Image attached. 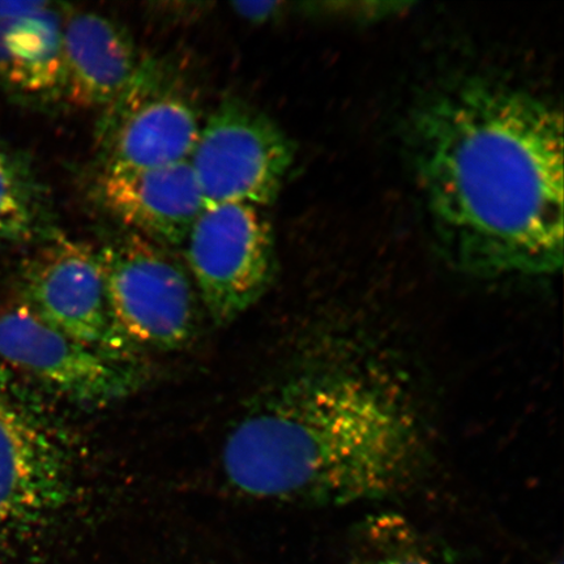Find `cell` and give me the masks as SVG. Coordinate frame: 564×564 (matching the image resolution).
Returning <instances> with one entry per match:
<instances>
[{
	"mask_svg": "<svg viewBox=\"0 0 564 564\" xmlns=\"http://www.w3.org/2000/svg\"><path fill=\"white\" fill-rule=\"evenodd\" d=\"M415 175L444 257L477 278L545 276L563 263V117L524 88L468 77L411 122Z\"/></svg>",
	"mask_w": 564,
	"mask_h": 564,
	"instance_id": "1",
	"label": "cell"
},
{
	"mask_svg": "<svg viewBox=\"0 0 564 564\" xmlns=\"http://www.w3.org/2000/svg\"><path fill=\"white\" fill-rule=\"evenodd\" d=\"M427 460L422 422L392 373L327 358L274 387L225 440L223 471L242 496L344 505L405 491Z\"/></svg>",
	"mask_w": 564,
	"mask_h": 564,
	"instance_id": "2",
	"label": "cell"
},
{
	"mask_svg": "<svg viewBox=\"0 0 564 564\" xmlns=\"http://www.w3.org/2000/svg\"><path fill=\"white\" fill-rule=\"evenodd\" d=\"M73 444L37 390L0 362V564H24L74 509Z\"/></svg>",
	"mask_w": 564,
	"mask_h": 564,
	"instance_id": "3",
	"label": "cell"
},
{
	"mask_svg": "<svg viewBox=\"0 0 564 564\" xmlns=\"http://www.w3.org/2000/svg\"><path fill=\"white\" fill-rule=\"evenodd\" d=\"M97 252L112 321L133 347L171 351L194 340L200 301L171 249L122 229Z\"/></svg>",
	"mask_w": 564,
	"mask_h": 564,
	"instance_id": "4",
	"label": "cell"
},
{
	"mask_svg": "<svg viewBox=\"0 0 564 564\" xmlns=\"http://www.w3.org/2000/svg\"><path fill=\"white\" fill-rule=\"evenodd\" d=\"M200 111L178 76L158 59H141L124 89L102 109L96 127L100 169L138 171L192 158Z\"/></svg>",
	"mask_w": 564,
	"mask_h": 564,
	"instance_id": "5",
	"label": "cell"
},
{
	"mask_svg": "<svg viewBox=\"0 0 564 564\" xmlns=\"http://www.w3.org/2000/svg\"><path fill=\"white\" fill-rule=\"evenodd\" d=\"M294 159L293 141L278 123L228 97L203 122L188 162L206 208L241 203L263 209L278 199Z\"/></svg>",
	"mask_w": 564,
	"mask_h": 564,
	"instance_id": "6",
	"label": "cell"
},
{
	"mask_svg": "<svg viewBox=\"0 0 564 564\" xmlns=\"http://www.w3.org/2000/svg\"><path fill=\"white\" fill-rule=\"evenodd\" d=\"M0 362L42 391L86 408L131 397L145 377L138 357L77 341L48 326L24 302L0 313Z\"/></svg>",
	"mask_w": 564,
	"mask_h": 564,
	"instance_id": "7",
	"label": "cell"
},
{
	"mask_svg": "<svg viewBox=\"0 0 564 564\" xmlns=\"http://www.w3.org/2000/svg\"><path fill=\"white\" fill-rule=\"evenodd\" d=\"M183 246L197 297L217 326L256 305L276 273L271 223L249 204L204 208Z\"/></svg>",
	"mask_w": 564,
	"mask_h": 564,
	"instance_id": "8",
	"label": "cell"
},
{
	"mask_svg": "<svg viewBox=\"0 0 564 564\" xmlns=\"http://www.w3.org/2000/svg\"><path fill=\"white\" fill-rule=\"evenodd\" d=\"M20 285L21 302L48 326L90 347L138 357L112 321L94 246L61 232L25 260Z\"/></svg>",
	"mask_w": 564,
	"mask_h": 564,
	"instance_id": "9",
	"label": "cell"
},
{
	"mask_svg": "<svg viewBox=\"0 0 564 564\" xmlns=\"http://www.w3.org/2000/svg\"><path fill=\"white\" fill-rule=\"evenodd\" d=\"M91 188L97 203L122 229L166 249L186 242L206 208L188 161L138 171L100 169Z\"/></svg>",
	"mask_w": 564,
	"mask_h": 564,
	"instance_id": "10",
	"label": "cell"
},
{
	"mask_svg": "<svg viewBox=\"0 0 564 564\" xmlns=\"http://www.w3.org/2000/svg\"><path fill=\"white\" fill-rule=\"evenodd\" d=\"M63 102L104 109L139 67L135 42L115 19L94 11H63Z\"/></svg>",
	"mask_w": 564,
	"mask_h": 564,
	"instance_id": "11",
	"label": "cell"
},
{
	"mask_svg": "<svg viewBox=\"0 0 564 564\" xmlns=\"http://www.w3.org/2000/svg\"><path fill=\"white\" fill-rule=\"evenodd\" d=\"M63 11L48 3L0 20V91L11 100L42 106L63 101Z\"/></svg>",
	"mask_w": 564,
	"mask_h": 564,
	"instance_id": "12",
	"label": "cell"
},
{
	"mask_svg": "<svg viewBox=\"0 0 564 564\" xmlns=\"http://www.w3.org/2000/svg\"><path fill=\"white\" fill-rule=\"evenodd\" d=\"M59 235L51 193L31 158L0 141V247H37Z\"/></svg>",
	"mask_w": 564,
	"mask_h": 564,
	"instance_id": "13",
	"label": "cell"
},
{
	"mask_svg": "<svg viewBox=\"0 0 564 564\" xmlns=\"http://www.w3.org/2000/svg\"><path fill=\"white\" fill-rule=\"evenodd\" d=\"M352 544L350 564H448L406 520L393 514L365 521Z\"/></svg>",
	"mask_w": 564,
	"mask_h": 564,
	"instance_id": "14",
	"label": "cell"
},
{
	"mask_svg": "<svg viewBox=\"0 0 564 564\" xmlns=\"http://www.w3.org/2000/svg\"><path fill=\"white\" fill-rule=\"evenodd\" d=\"M284 4L280 2H236L232 12L251 24H264L279 17Z\"/></svg>",
	"mask_w": 564,
	"mask_h": 564,
	"instance_id": "15",
	"label": "cell"
},
{
	"mask_svg": "<svg viewBox=\"0 0 564 564\" xmlns=\"http://www.w3.org/2000/svg\"><path fill=\"white\" fill-rule=\"evenodd\" d=\"M51 2H0V20L26 15L34 11L45 9Z\"/></svg>",
	"mask_w": 564,
	"mask_h": 564,
	"instance_id": "16",
	"label": "cell"
},
{
	"mask_svg": "<svg viewBox=\"0 0 564 564\" xmlns=\"http://www.w3.org/2000/svg\"><path fill=\"white\" fill-rule=\"evenodd\" d=\"M552 564H563L562 560H558L556 562H553Z\"/></svg>",
	"mask_w": 564,
	"mask_h": 564,
	"instance_id": "17",
	"label": "cell"
}]
</instances>
